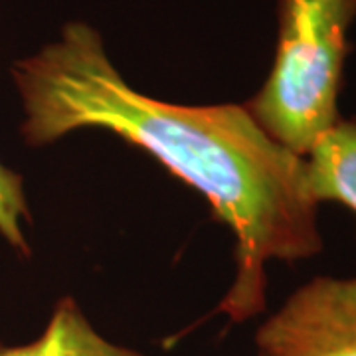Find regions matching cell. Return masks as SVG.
<instances>
[{
	"instance_id": "cell-2",
	"label": "cell",
	"mask_w": 356,
	"mask_h": 356,
	"mask_svg": "<svg viewBox=\"0 0 356 356\" xmlns=\"http://www.w3.org/2000/svg\"><path fill=\"white\" fill-rule=\"evenodd\" d=\"M280 34L266 83L245 103L267 135L299 156L339 113L356 0H280Z\"/></svg>"
},
{
	"instance_id": "cell-6",
	"label": "cell",
	"mask_w": 356,
	"mask_h": 356,
	"mask_svg": "<svg viewBox=\"0 0 356 356\" xmlns=\"http://www.w3.org/2000/svg\"><path fill=\"white\" fill-rule=\"evenodd\" d=\"M28 220L24 180L18 172L0 165V236L22 255H30L24 236V222Z\"/></svg>"
},
{
	"instance_id": "cell-5",
	"label": "cell",
	"mask_w": 356,
	"mask_h": 356,
	"mask_svg": "<svg viewBox=\"0 0 356 356\" xmlns=\"http://www.w3.org/2000/svg\"><path fill=\"white\" fill-rule=\"evenodd\" d=\"M305 165L315 202L341 204L356 216V115L341 117L307 153Z\"/></svg>"
},
{
	"instance_id": "cell-4",
	"label": "cell",
	"mask_w": 356,
	"mask_h": 356,
	"mask_svg": "<svg viewBox=\"0 0 356 356\" xmlns=\"http://www.w3.org/2000/svg\"><path fill=\"white\" fill-rule=\"evenodd\" d=\"M0 356H143L139 350L111 343L97 331L74 297H62L34 341L0 343Z\"/></svg>"
},
{
	"instance_id": "cell-7",
	"label": "cell",
	"mask_w": 356,
	"mask_h": 356,
	"mask_svg": "<svg viewBox=\"0 0 356 356\" xmlns=\"http://www.w3.org/2000/svg\"><path fill=\"white\" fill-rule=\"evenodd\" d=\"M255 356H261V355H255Z\"/></svg>"
},
{
	"instance_id": "cell-1",
	"label": "cell",
	"mask_w": 356,
	"mask_h": 356,
	"mask_svg": "<svg viewBox=\"0 0 356 356\" xmlns=\"http://www.w3.org/2000/svg\"><path fill=\"white\" fill-rule=\"evenodd\" d=\"M13 77L28 145H50L77 129L111 131L202 192L236 238V277L214 313L232 323L261 315L267 261L321 254L305 156L267 135L245 105L196 107L143 95L86 22L65 24L60 40L16 62Z\"/></svg>"
},
{
	"instance_id": "cell-3",
	"label": "cell",
	"mask_w": 356,
	"mask_h": 356,
	"mask_svg": "<svg viewBox=\"0 0 356 356\" xmlns=\"http://www.w3.org/2000/svg\"><path fill=\"white\" fill-rule=\"evenodd\" d=\"M255 355L356 356V277L307 281L255 332Z\"/></svg>"
}]
</instances>
